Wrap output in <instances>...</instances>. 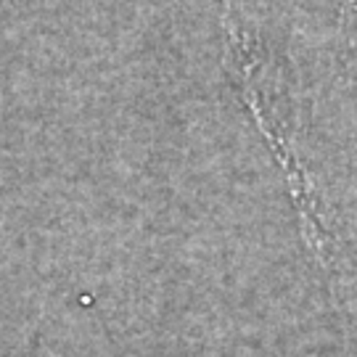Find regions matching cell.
I'll use <instances>...</instances> for the list:
<instances>
[{
	"label": "cell",
	"mask_w": 357,
	"mask_h": 357,
	"mask_svg": "<svg viewBox=\"0 0 357 357\" xmlns=\"http://www.w3.org/2000/svg\"><path fill=\"white\" fill-rule=\"evenodd\" d=\"M220 11L305 246L357 323V0H220Z\"/></svg>",
	"instance_id": "obj_1"
}]
</instances>
